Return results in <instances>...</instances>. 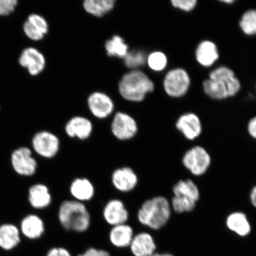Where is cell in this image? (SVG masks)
<instances>
[{"label":"cell","instance_id":"836d02e7","mask_svg":"<svg viewBox=\"0 0 256 256\" xmlns=\"http://www.w3.org/2000/svg\"><path fill=\"white\" fill-rule=\"evenodd\" d=\"M18 4L16 0H0V15L6 16L14 10Z\"/></svg>","mask_w":256,"mask_h":256},{"label":"cell","instance_id":"60d3db41","mask_svg":"<svg viewBox=\"0 0 256 256\" xmlns=\"http://www.w3.org/2000/svg\"></svg>","mask_w":256,"mask_h":256},{"label":"cell","instance_id":"3957f363","mask_svg":"<svg viewBox=\"0 0 256 256\" xmlns=\"http://www.w3.org/2000/svg\"><path fill=\"white\" fill-rule=\"evenodd\" d=\"M120 94L127 100L139 102L154 90V84L146 73L134 70L126 74L119 84Z\"/></svg>","mask_w":256,"mask_h":256},{"label":"cell","instance_id":"f35d334b","mask_svg":"<svg viewBox=\"0 0 256 256\" xmlns=\"http://www.w3.org/2000/svg\"><path fill=\"white\" fill-rule=\"evenodd\" d=\"M151 256H174V254H170V252H156Z\"/></svg>","mask_w":256,"mask_h":256},{"label":"cell","instance_id":"83f0119b","mask_svg":"<svg viewBox=\"0 0 256 256\" xmlns=\"http://www.w3.org/2000/svg\"><path fill=\"white\" fill-rule=\"evenodd\" d=\"M239 26L247 36L256 35V10L250 9L244 12L240 18Z\"/></svg>","mask_w":256,"mask_h":256},{"label":"cell","instance_id":"7402d4cb","mask_svg":"<svg viewBox=\"0 0 256 256\" xmlns=\"http://www.w3.org/2000/svg\"><path fill=\"white\" fill-rule=\"evenodd\" d=\"M46 230L43 220L36 215L28 216L21 222V232L28 239L36 240L43 236Z\"/></svg>","mask_w":256,"mask_h":256},{"label":"cell","instance_id":"9c48e42d","mask_svg":"<svg viewBox=\"0 0 256 256\" xmlns=\"http://www.w3.org/2000/svg\"><path fill=\"white\" fill-rule=\"evenodd\" d=\"M11 161L12 168L18 174L26 176L34 175L36 172V160L27 147H21L12 153Z\"/></svg>","mask_w":256,"mask_h":256},{"label":"cell","instance_id":"6da1fadb","mask_svg":"<svg viewBox=\"0 0 256 256\" xmlns=\"http://www.w3.org/2000/svg\"><path fill=\"white\" fill-rule=\"evenodd\" d=\"M58 216L66 231L86 232L91 226L90 214L86 204L74 200H64L60 204Z\"/></svg>","mask_w":256,"mask_h":256},{"label":"cell","instance_id":"5bb4252c","mask_svg":"<svg viewBox=\"0 0 256 256\" xmlns=\"http://www.w3.org/2000/svg\"><path fill=\"white\" fill-rule=\"evenodd\" d=\"M209 78L222 82L228 89L230 98L238 94L242 88L239 79L236 78L234 72L228 66L217 67L210 72Z\"/></svg>","mask_w":256,"mask_h":256},{"label":"cell","instance_id":"d590c367","mask_svg":"<svg viewBox=\"0 0 256 256\" xmlns=\"http://www.w3.org/2000/svg\"><path fill=\"white\" fill-rule=\"evenodd\" d=\"M46 256H73L68 248L62 247H54L48 251Z\"/></svg>","mask_w":256,"mask_h":256},{"label":"cell","instance_id":"4316f807","mask_svg":"<svg viewBox=\"0 0 256 256\" xmlns=\"http://www.w3.org/2000/svg\"><path fill=\"white\" fill-rule=\"evenodd\" d=\"M105 48L108 55L124 58L129 52V46L124 42L122 38L118 35L112 38L105 44Z\"/></svg>","mask_w":256,"mask_h":256},{"label":"cell","instance_id":"ac0fdd59","mask_svg":"<svg viewBox=\"0 0 256 256\" xmlns=\"http://www.w3.org/2000/svg\"><path fill=\"white\" fill-rule=\"evenodd\" d=\"M195 58L201 66L206 68L212 66L220 58L216 44L210 40L201 41L195 50Z\"/></svg>","mask_w":256,"mask_h":256},{"label":"cell","instance_id":"8fae6325","mask_svg":"<svg viewBox=\"0 0 256 256\" xmlns=\"http://www.w3.org/2000/svg\"><path fill=\"white\" fill-rule=\"evenodd\" d=\"M111 182L117 190L128 193L137 186L138 177L132 168L126 166L114 170L111 176Z\"/></svg>","mask_w":256,"mask_h":256},{"label":"cell","instance_id":"8992f818","mask_svg":"<svg viewBox=\"0 0 256 256\" xmlns=\"http://www.w3.org/2000/svg\"><path fill=\"white\" fill-rule=\"evenodd\" d=\"M32 146L38 155L46 158H52L60 149L58 138L48 131H40L32 139Z\"/></svg>","mask_w":256,"mask_h":256},{"label":"cell","instance_id":"44dd1931","mask_svg":"<svg viewBox=\"0 0 256 256\" xmlns=\"http://www.w3.org/2000/svg\"><path fill=\"white\" fill-rule=\"evenodd\" d=\"M28 201L31 206L35 209H44L52 202V196L46 185L36 184L30 188Z\"/></svg>","mask_w":256,"mask_h":256},{"label":"cell","instance_id":"ba28073f","mask_svg":"<svg viewBox=\"0 0 256 256\" xmlns=\"http://www.w3.org/2000/svg\"><path fill=\"white\" fill-rule=\"evenodd\" d=\"M186 168L196 176L202 175L210 165V158L202 147L194 146L185 154L183 158Z\"/></svg>","mask_w":256,"mask_h":256},{"label":"cell","instance_id":"ffe728a7","mask_svg":"<svg viewBox=\"0 0 256 256\" xmlns=\"http://www.w3.org/2000/svg\"><path fill=\"white\" fill-rule=\"evenodd\" d=\"M70 193L73 200L84 203L94 198L95 188L89 179L85 178H76L70 186Z\"/></svg>","mask_w":256,"mask_h":256},{"label":"cell","instance_id":"484cf974","mask_svg":"<svg viewBox=\"0 0 256 256\" xmlns=\"http://www.w3.org/2000/svg\"><path fill=\"white\" fill-rule=\"evenodd\" d=\"M114 3V0H86L83 7L88 14L102 17L113 9Z\"/></svg>","mask_w":256,"mask_h":256},{"label":"cell","instance_id":"e0dca14e","mask_svg":"<svg viewBox=\"0 0 256 256\" xmlns=\"http://www.w3.org/2000/svg\"><path fill=\"white\" fill-rule=\"evenodd\" d=\"M19 63L28 68L32 76H36L43 71L46 66V60L43 54L34 48L24 50L19 58Z\"/></svg>","mask_w":256,"mask_h":256},{"label":"cell","instance_id":"e575fe53","mask_svg":"<svg viewBox=\"0 0 256 256\" xmlns=\"http://www.w3.org/2000/svg\"><path fill=\"white\" fill-rule=\"evenodd\" d=\"M78 256H112L106 250L94 247L89 248Z\"/></svg>","mask_w":256,"mask_h":256},{"label":"cell","instance_id":"cb8c5ba5","mask_svg":"<svg viewBox=\"0 0 256 256\" xmlns=\"http://www.w3.org/2000/svg\"><path fill=\"white\" fill-rule=\"evenodd\" d=\"M202 87L204 94L214 100H225L230 98L226 85L220 80L206 79L203 82Z\"/></svg>","mask_w":256,"mask_h":256},{"label":"cell","instance_id":"52a82bcc","mask_svg":"<svg viewBox=\"0 0 256 256\" xmlns=\"http://www.w3.org/2000/svg\"><path fill=\"white\" fill-rule=\"evenodd\" d=\"M136 122L130 115L119 112L115 114L111 124L112 134L122 142L130 140L135 137L138 132Z\"/></svg>","mask_w":256,"mask_h":256},{"label":"cell","instance_id":"7c38bea8","mask_svg":"<svg viewBox=\"0 0 256 256\" xmlns=\"http://www.w3.org/2000/svg\"><path fill=\"white\" fill-rule=\"evenodd\" d=\"M156 244L151 234H135L129 249L132 256H151L156 252Z\"/></svg>","mask_w":256,"mask_h":256},{"label":"cell","instance_id":"d6986e66","mask_svg":"<svg viewBox=\"0 0 256 256\" xmlns=\"http://www.w3.org/2000/svg\"><path fill=\"white\" fill-rule=\"evenodd\" d=\"M92 123L87 118L76 116L72 118L65 126L66 135L71 138H78L80 140H86L91 136Z\"/></svg>","mask_w":256,"mask_h":256},{"label":"cell","instance_id":"f546056e","mask_svg":"<svg viewBox=\"0 0 256 256\" xmlns=\"http://www.w3.org/2000/svg\"><path fill=\"white\" fill-rule=\"evenodd\" d=\"M124 59V64L128 68L136 69L145 65L147 56L142 50H134L129 51Z\"/></svg>","mask_w":256,"mask_h":256},{"label":"cell","instance_id":"2e32d148","mask_svg":"<svg viewBox=\"0 0 256 256\" xmlns=\"http://www.w3.org/2000/svg\"><path fill=\"white\" fill-rule=\"evenodd\" d=\"M135 232L129 224L126 223L112 226L108 233V240L113 247L124 249L129 248Z\"/></svg>","mask_w":256,"mask_h":256},{"label":"cell","instance_id":"d6a6232c","mask_svg":"<svg viewBox=\"0 0 256 256\" xmlns=\"http://www.w3.org/2000/svg\"><path fill=\"white\" fill-rule=\"evenodd\" d=\"M24 31L27 36L34 40H40L43 39L44 34L35 28L30 22H26L24 24Z\"/></svg>","mask_w":256,"mask_h":256},{"label":"cell","instance_id":"ab89813d","mask_svg":"<svg viewBox=\"0 0 256 256\" xmlns=\"http://www.w3.org/2000/svg\"><path fill=\"white\" fill-rule=\"evenodd\" d=\"M220 2L226 3V4H232L235 2L234 0H224V1H220Z\"/></svg>","mask_w":256,"mask_h":256},{"label":"cell","instance_id":"4dcf8cb0","mask_svg":"<svg viewBox=\"0 0 256 256\" xmlns=\"http://www.w3.org/2000/svg\"><path fill=\"white\" fill-rule=\"evenodd\" d=\"M171 3L175 8L190 12L196 7L198 2L196 0H172Z\"/></svg>","mask_w":256,"mask_h":256},{"label":"cell","instance_id":"f1b7e54d","mask_svg":"<svg viewBox=\"0 0 256 256\" xmlns=\"http://www.w3.org/2000/svg\"><path fill=\"white\" fill-rule=\"evenodd\" d=\"M146 63L150 69L156 72H160L165 70L168 66V57L161 51H155L147 56Z\"/></svg>","mask_w":256,"mask_h":256},{"label":"cell","instance_id":"5b68a950","mask_svg":"<svg viewBox=\"0 0 256 256\" xmlns=\"http://www.w3.org/2000/svg\"><path fill=\"white\" fill-rule=\"evenodd\" d=\"M191 85L190 74L183 68L170 70L163 80V88L166 94L172 98H180L187 94Z\"/></svg>","mask_w":256,"mask_h":256},{"label":"cell","instance_id":"9a60e30c","mask_svg":"<svg viewBox=\"0 0 256 256\" xmlns=\"http://www.w3.org/2000/svg\"><path fill=\"white\" fill-rule=\"evenodd\" d=\"M176 126L188 140H193L199 136L202 132V124L196 114L188 112L178 118Z\"/></svg>","mask_w":256,"mask_h":256},{"label":"cell","instance_id":"8d00e7d4","mask_svg":"<svg viewBox=\"0 0 256 256\" xmlns=\"http://www.w3.org/2000/svg\"><path fill=\"white\" fill-rule=\"evenodd\" d=\"M248 131L250 135L256 139V116L252 118V119L249 121Z\"/></svg>","mask_w":256,"mask_h":256},{"label":"cell","instance_id":"4fadbf2b","mask_svg":"<svg viewBox=\"0 0 256 256\" xmlns=\"http://www.w3.org/2000/svg\"><path fill=\"white\" fill-rule=\"evenodd\" d=\"M88 106L92 114L98 119H104L113 112L114 104L112 99L103 92H95L89 96Z\"/></svg>","mask_w":256,"mask_h":256},{"label":"cell","instance_id":"d4e9b609","mask_svg":"<svg viewBox=\"0 0 256 256\" xmlns=\"http://www.w3.org/2000/svg\"><path fill=\"white\" fill-rule=\"evenodd\" d=\"M228 228L240 236H246L251 232V226L245 214L236 212L231 214L226 220Z\"/></svg>","mask_w":256,"mask_h":256},{"label":"cell","instance_id":"603a6c76","mask_svg":"<svg viewBox=\"0 0 256 256\" xmlns=\"http://www.w3.org/2000/svg\"><path fill=\"white\" fill-rule=\"evenodd\" d=\"M20 242V232L17 226L10 224L0 226V248L4 250H11Z\"/></svg>","mask_w":256,"mask_h":256},{"label":"cell","instance_id":"74e56055","mask_svg":"<svg viewBox=\"0 0 256 256\" xmlns=\"http://www.w3.org/2000/svg\"><path fill=\"white\" fill-rule=\"evenodd\" d=\"M250 199L252 204L256 208V186L252 190Z\"/></svg>","mask_w":256,"mask_h":256},{"label":"cell","instance_id":"7a4b0ae2","mask_svg":"<svg viewBox=\"0 0 256 256\" xmlns=\"http://www.w3.org/2000/svg\"><path fill=\"white\" fill-rule=\"evenodd\" d=\"M170 215V206L168 200L164 197L156 196L144 202L136 216L142 225L158 230L167 224Z\"/></svg>","mask_w":256,"mask_h":256},{"label":"cell","instance_id":"30bf717a","mask_svg":"<svg viewBox=\"0 0 256 256\" xmlns=\"http://www.w3.org/2000/svg\"><path fill=\"white\" fill-rule=\"evenodd\" d=\"M105 222L111 226L126 224L130 218L129 211L123 201L112 199L106 204L102 212Z\"/></svg>","mask_w":256,"mask_h":256},{"label":"cell","instance_id":"1f68e13d","mask_svg":"<svg viewBox=\"0 0 256 256\" xmlns=\"http://www.w3.org/2000/svg\"><path fill=\"white\" fill-rule=\"evenodd\" d=\"M28 21L40 30L44 34L48 33V25L46 19L42 16L34 14L28 16Z\"/></svg>","mask_w":256,"mask_h":256},{"label":"cell","instance_id":"277c9868","mask_svg":"<svg viewBox=\"0 0 256 256\" xmlns=\"http://www.w3.org/2000/svg\"><path fill=\"white\" fill-rule=\"evenodd\" d=\"M174 197L172 206L175 212H190L196 206L200 198V192L196 186L191 180H180L174 188Z\"/></svg>","mask_w":256,"mask_h":256}]
</instances>
